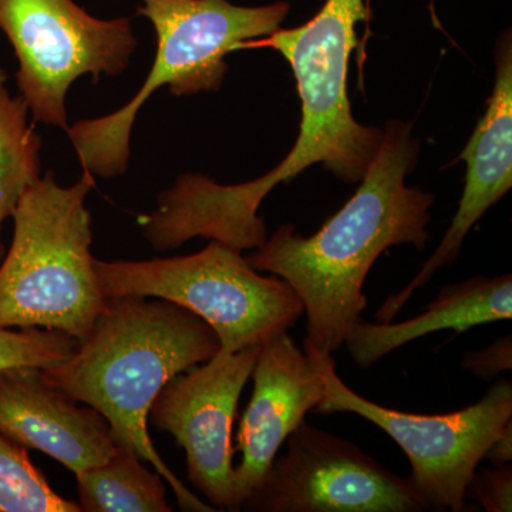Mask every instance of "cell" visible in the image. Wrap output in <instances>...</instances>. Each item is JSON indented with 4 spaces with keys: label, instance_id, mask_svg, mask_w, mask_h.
<instances>
[{
    "label": "cell",
    "instance_id": "obj_16",
    "mask_svg": "<svg viewBox=\"0 0 512 512\" xmlns=\"http://www.w3.org/2000/svg\"><path fill=\"white\" fill-rule=\"evenodd\" d=\"M8 79L0 69V232L25 192L42 177V137L29 124L25 101L10 94Z\"/></svg>",
    "mask_w": 512,
    "mask_h": 512
},
{
    "label": "cell",
    "instance_id": "obj_22",
    "mask_svg": "<svg viewBox=\"0 0 512 512\" xmlns=\"http://www.w3.org/2000/svg\"><path fill=\"white\" fill-rule=\"evenodd\" d=\"M366 2H369V0H366Z\"/></svg>",
    "mask_w": 512,
    "mask_h": 512
},
{
    "label": "cell",
    "instance_id": "obj_7",
    "mask_svg": "<svg viewBox=\"0 0 512 512\" xmlns=\"http://www.w3.org/2000/svg\"><path fill=\"white\" fill-rule=\"evenodd\" d=\"M325 380V397L313 409L319 414L353 413L375 424L409 458L410 480L429 511H467V487L484 460L488 447L512 419V383L500 380L483 399L466 409L446 414H414L389 409L367 400L343 382L336 362L303 342Z\"/></svg>",
    "mask_w": 512,
    "mask_h": 512
},
{
    "label": "cell",
    "instance_id": "obj_9",
    "mask_svg": "<svg viewBox=\"0 0 512 512\" xmlns=\"http://www.w3.org/2000/svg\"><path fill=\"white\" fill-rule=\"evenodd\" d=\"M239 511H429L410 477L397 476L342 437L303 421Z\"/></svg>",
    "mask_w": 512,
    "mask_h": 512
},
{
    "label": "cell",
    "instance_id": "obj_18",
    "mask_svg": "<svg viewBox=\"0 0 512 512\" xmlns=\"http://www.w3.org/2000/svg\"><path fill=\"white\" fill-rule=\"evenodd\" d=\"M79 340L57 330L0 326V372L13 367L49 369L69 359Z\"/></svg>",
    "mask_w": 512,
    "mask_h": 512
},
{
    "label": "cell",
    "instance_id": "obj_4",
    "mask_svg": "<svg viewBox=\"0 0 512 512\" xmlns=\"http://www.w3.org/2000/svg\"><path fill=\"white\" fill-rule=\"evenodd\" d=\"M96 177L84 171L63 187L40 177L13 212L12 244L0 265V326L57 330L86 339L106 306L92 255L86 198Z\"/></svg>",
    "mask_w": 512,
    "mask_h": 512
},
{
    "label": "cell",
    "instance_id": "obj_20",
    "mask_svg": "<svg viewBox=\"0 0 512 512\" xmlns=\"http://www.w3.org/2000/svg\"><path fill=\"white\" fill-rule=\"evenodd\" d=\"M461 367L480 379L493 380L500 373L512 369V338L505 335L485 349L468 352Z\"/></svg>",
    "mask_w": 512,
    "mask_h": 512
},
{
    "label": "cell",
    "instance_id": "obj_11",
    "mask_svg": "<svg viewBox=\"0 0 512 512\" xmlns=\"http://www.w3.org/2000/svg\"><path fill=\"white\" fill-rule=\"evenodd\" d=\"M251 400L242 414L234 453L237 511L278 456L279 448L325 397V380L312 353L288 332L266 340L254 369Z\"/></svg>",
    "mask_w": 512,
    "mask_h": 512
},
{
    "label": "cell",
    "instance_id": "obj_19",
    "mask_svg": "<svg viewBox=\"0 0 512 512\" xmlns=\"http://www.w3.org/2000/svg\"><path fill=\"white\" fill-rule=\"evenodd\" d=\"M467 500L476 501L488 512L512 511V467L511 464L480 468L468 483Z\"/></svg>",
    "mask_w": 512,
    "mask_h": 512
},
{
    "label": "cell",
    "instance_id": "obj_21",
    "mask_svg": "<svg viewBox=\"0 0 512 512\" xmlns=\"http://www.w3.org/2000/svg\"><path fill=\"white\" fill-rule=\"evenodd\" d=\"M485 460L494 466H504L512 461V419L504 424L498 436L485 453Z\"/></svg>",
    "mask_w": 512,
    "mask_h": 512
},
{
    "label": "cell",
    "instance_id": "obj_6",
    "mask_svg": "<svg viewBox=\"0 0 512 512\" xmlns=\"http://www.w3.org/2000/svg\"><path fill=\"white\" fill-rule=\"evenodd\" d=\"M104 298L154 296L208 323L221 348L237 352L289 332L303 315L284 279L261 275L242 252L210 241L202 251L150 261H94Z\"/></svg>",
    "mask_w": 512,
    "mask_h": 512
},
{
    "label": "cell",
    "instance_id": "obj_1",
    "mask_svg": "<svg viewBox=\"0 0 512 512\" xmlns=\"http://www.w3.org/2000/svg\"><path fill=\"white\" fill-rule=\"evenodd\" d=\"M367 12L363 0H326L298 28H278L239 46L269 47L285 57L301 97L299 136L274 170L248 183L221 185L204 174H181L160 197L161 222L175 244L204 238L239 252L261 247L268 238L258 215L262 201L311 165L322 164L340 180L360 183L383 138L380 128L356 121L348 93L356 25Z\"/></svg>",
    "mask_w": 512,
    "mask_h": 512
},
{
    "label": "cell",
    "instance_id": "obj_8",
    "mask_svg": "<svg viewBox=\"0 0 512 512\" xmlns=\"http://www.w3.org/2000/svg\"><path fill=\"white\" fill-rule=\"evenodd\" d=\"M16 86L37 123L67 130L66 96L82 76H119L137 47L131 20L97 19L73 0H0Z\"/></svg>",
    "mask_w": 512,
    "mask_h": 512
},
{
    "label": "cell",
    "instance_id": "obj_2",
    "mask_svg": "<svg viewBox=\"0 0 512 512\" xmlns=\"http://www.w3.org/2000/svg\"><path fill=\"white\" fill-rule=\"evenodd\" d=\"M419 156L412 124L390 120L359 188L318 232L301 237L284 225L245 256L256 271L284 279L296 292L306 315L305 340L320 352H338L363 319V285L383 252L426 247L434 195L406 184Z\"/></svg>",
    "mask_w": 512,
    "mask_h": 512
},
{
    "label": "cell",
    "instance_id": "obj_10",
    "mask_svg": "<svg viewBox=\"0 0 512 512\" xmlns=\"http://www.w3.org/2000/svg\"><path fill=\"white\" fill-rule=\"evenodd\" d=\"M259 349L221 348L165 384L148 413V426L170 433L184 448L188 480L217 511H237L232 430Z\"/></svg>",
    "mask_w": 512,
    "mask_h": 512
},
{
    "label": "cell",
    "instance_id": "obj_12",
    "mask_svg": "<svg viewBox=\"0 0 512 512\" xmlns=\"http://www.w3.org/2000/svg\"><path fill=\"white\" fill-rule=\"evenodd\" d=\"M466 187L456 215L439 247L402 291L390 295L377 309L379 322H392L413 293L457 258L471 228L512 187V43L510 30L495 46V80L484 116L463 153Z\"/></svg>",
    "mask_w": 512,
    "mask_h": 512
},
{
    "label": "cell",
    "instance_id": "obj_17",
    "mask_svg": "<svg viewBox=\"0 0 512 512\" xmlns=\"http://www.w3.org/2000/svg\"><path fill=\"white\" fill-rule=\"evenodd\" d=\"M50 487L25 447L0 434V512H80Z\"/></svg>",
    "mask_w": 512,
    "mask_h": 512
},
{
    "label": "cell",
    "instance_id": "obj_14",
    "mask_svg": "<svg viewBox=\"0 0 512 512\" xmlns=\"http://www.w3.org/2000/svg\"><path fill=\"white\" fill-rule=\"evenodd\" d=\"M512 318V278L476 276L447 285L426 311L404 322L360 320L345 340L356 365L370 367L407 343L439 330L463 333L476 326Z\"/></svg>",
    "mask_w": 512,
    "mask_h": 512
},
{
    "label": "cell",
    "instance_id": "obj_15",
    "mask_svg": "<svg viewBox=\"0 0 512 512\" xmlns=\"http://www.w3.org/2000/svg\"><path fill=\"white\" fill-rule=\"evenodd\" d=\"M141 461L133 450L117 444L116 453L106 463L76 474L82 511H173L165 495L164 478Z\"/></svg>",
    "mask_w": 512,
    "mask_h": 512
},
{
    "label": "cell",
    "instance_id": "obj_3",
    "mask_svg": "<svg viewBox=\"0 0 512 512\" xmlns=\"http://www.w3.org/2000/svg\"><path fill=\"white\" fill-rule=\"evenodd\" d=\"M221 349L214 329L177 303L154 296L107 298L92 332L72 356L42 369L57 389L109 423L113 439L133 450L170 484L183 511H217L191 493L158 453L148 413L174 376Z\"/></svg>",
    "mask_w": 512,
    "mask_h": 512
},
{
    "label": "cell",
    "instance_id": "obj_13",
    "mask_svg": "<svg viewBox=\"0 0 512 512\" xmlns=\"http://www.w3.org/2000/svg\"><path fill=\"white\" fill-rule=\"evenodd\" d=\"M0 434L55 458L74 476L106 463L117 448L107 420L77 406L37 367L0 372Z\"/></svg>",
    "mask_w": 512,
    "mask_h": 512
},
{
    "label": "cell",
    "instance_id": "obj_5",
    "mask_svg": "<svg viewBox=\"0 0 512 512\" xmlns=\"http://www.w3.org/2000/svg\"><path fill=\"white\" fill-rule=\"evenodd\" d=\"M289 10L286 2L248 8L228 0H141L137 15L156 30V60L121 109L67 128L83 171L107 180L126 173L131 131L144 103L165 86L177 97L217 92L228 72L225 57L281 28Z\"/></svg>",
    "mask_w": 512,
    "mask_h": 512
}]
</instances>
